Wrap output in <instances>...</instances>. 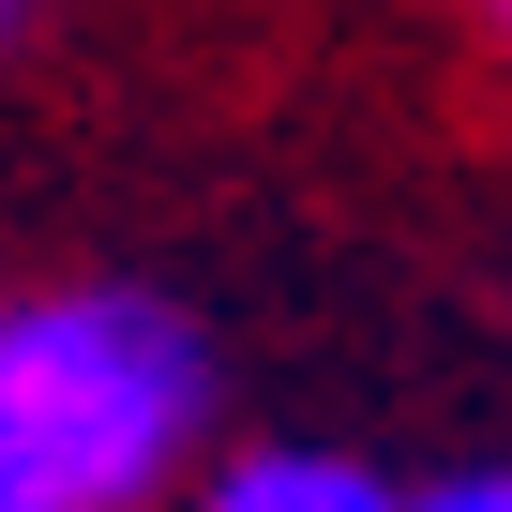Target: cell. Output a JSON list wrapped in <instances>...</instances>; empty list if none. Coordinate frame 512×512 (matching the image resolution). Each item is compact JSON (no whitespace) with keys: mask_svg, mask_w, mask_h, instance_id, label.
<instances>
[{"mask_svg":"<svg viewBox=\"0 0 512 512\" xmlns=\"http://www.w3.org/2000/svg\"><path fill=\"white\" fill-rule=\"evenodd\" d=\"M16 31H31V0H0V46H16Z\"/></svg>","mask_w":512,"mask_h":512,"instance_id":"obj_4","label":"cell"},{"mask_svg":"<svg viewBox=\"0 0 512 512\" xmlns=\"http://www.w3.org/2000/svg\"><path fill=\"white\" fill-rule=\"evenodd\" d=\"M497 16H512V0H497Z\"/></svg>","mask_w":512,"mask_h":512,"instance_id":"obj_5","label":"cell"},{"mask_svg":"<svg viewBox=\"0 0 512 512\" xmlns=\"http://www.w3.org/2000/svg\"><path fill=\"white\" fill-rule=\"evenodd\" d=\"M407 512H512V467H452V482H422Z\"/></svg>","mask_w":512,"mask_h":512,"instance_id":"obj_3","label":"cell"},{"mask_svg":"<svg viewBox=\"0 0 512 512\" xmlns=\"http://www.w3.org/2000/svg\"><path fill=\"white\" fill-rule=\"evenodd\" d=\"M196 512H407V482L332 452V437H256V452H226L196 482Z\"/></svg>","mask_w":512,"mask_h":512,"instance_id":"obj_2","label":"cell"},{"mask_svg":"<svg viewBox=\"0 0 512 512\" xmlns=\"http://www.w3.org/2000/svg\"><path fill=\"white\" fill-rule=\"evenodd\" d=\"M211 422V347L151 287H46L0 317V452L46 512H151Z\"/></svg>","mask_w":512,"mask_h":512,"instance_id":"obj_1","label":"cell"}]
</instances>
